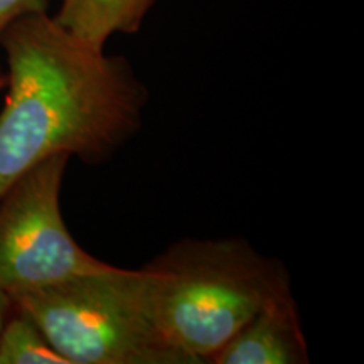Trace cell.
<instances>
[{
  "label": "cell",
  "instance_id": "ba28073f",
  "mask_svg": "<svg viewBox=\"0 0 364 364\" xmlns=\"http://www.w3.org/2000/svg\"><path fill=\"white\" fill-rule=\"evenodd\" d=\"M49 0H0V41L7 27L29 14L48 12ZM0 75H4L2 53H0Z\"/></svg>",
  "mask_w": 364,
  "mask_h": 364
},
{
  "label": "cell",
  "instance_id": "9c48e42d",
  "mask_svg": "<svg viewBox=\"0 0 364 364\" xmlns=\"http://www.w3.org/2000/svg\"><path fill=\"white\" fill-rule=\"evenodd\" d=\"M14 311V304L11 295L0 290V332H2L4 326H6L9 316H11Z\"/></svg>",
  "mask_w": 364,
  "mask_h": 364
},
{
  "label": "cell",
  "instance_id": "6da1fadb",
  "mask_svg": "<svg viewBox=\"0 0 364 364\" xmlns=\"http://www.w3.org/2000/svg\"><path fill=\"white\" fill-rule=\"evenodd\" d=\"M0 53L7 65L0 196L49 157L107 161L142 125L147 93L130 63L70 33L48 12L9 26Z\"/></svg>",
  "mask_w": 364,
  "mask_h": 364
},
{
  "label": "cell",
  "instance_id": "7a4b0ae2",
  "mask_svg": "<svg viewBox=\"0 0 364 364\" xmlns=\"http://www.w3.org/2000/svg\"><path fill=\"white\" fill-rule=\"evenodd\" d=\"M142 270L157 324L194 364L211 363L268 300L292 289L279 260L236 236L184 238Z\"/></svg>",
  "mask_w": 364,
  "mask_h": 364
},
{
  "label": "cell",
  "instance_id": "8992f818",
  "mask_svg": "<svg viewBox=\"0 0 364 364\" xmlns=\"http://www.w3.org/2000/svg\"><path fill=\"white\" fill-rule=\"evenodd\" d=\"M159 0H61L59 24L97 48L113 36L135 34Z\"/></svg>",
  "mask_w": 364,
  "mask_h": 364
},
{
  "label": "cell",
  "instance_id": "52a82bcc",
  "mask_svg": "<svg viewBox=\"0 0 364 364\" xmlns=\"http://www.w3.org/2000/svg\"><path fill=\"white\" fill-rule=\"evenodd\" d=\"M14 304V302H12ZM0 364H68L43 331L14 307L0 332Z\"/></svg>",
  "mask_w": 364,
  "mask_h": 364
},
{
  "label": "cell",
  "instance_id": "30bf717a",
  "mask_svg": "<svg viewBox=\"0 0 364 364\" xmlns=\"http://www.w3.org/2000/svg\"><path fill=\"white\" fill-rule=\"evenodd\" d=\"M6 88V73L4 75H0V91Z\"/></svg>",
  "mask_w": 364,
  "mask_h": 364
},
{
  "label": "cell",
  "instance_id": "5b68a950",
  "mask_svg": "<svg viewBox=\"0 0 364 364\" xmlns=\"http://www.w3.org/2000/svg\"><path fill=\"white\" fill-rule=\"evenodd\" d=\"M215 364H306L307 341L292 289L263 306L211 359Z\"/></svg>",
  "mask_w": 364,
  "mask_h": 364
},
{
  "label": "cell",
  "instance_id": "3957f363",
  "mask_svg": "<svg viewBox=\"0 0 364 364\" xmlns=\"http://www.w3.org/2000/svg\"><path fill=\"white\" fill-rule=\"evenodd\" d=\"M11 299L68 364H194L157 324L142 268L112 265Z\"/></svg>",
  "mask_w": 364,
  "mask_h": 364
},
{
  "label": "cell",
  "instance_id": "277c9868",
  "mask_svg": "<svg viewBox=\"0 0 364 364\" xmlns=\"http://www.w3.org/2000/svg\"><path fill=\"white\" fill-rule=\"evenodd\" d=\"M68 162V156L46 159L0 196V290L11 297L112 267L80 247L63 220Z\"/></svg>",
  "mask_w": 364,
  "mask_h": 364
}]
</instances>
